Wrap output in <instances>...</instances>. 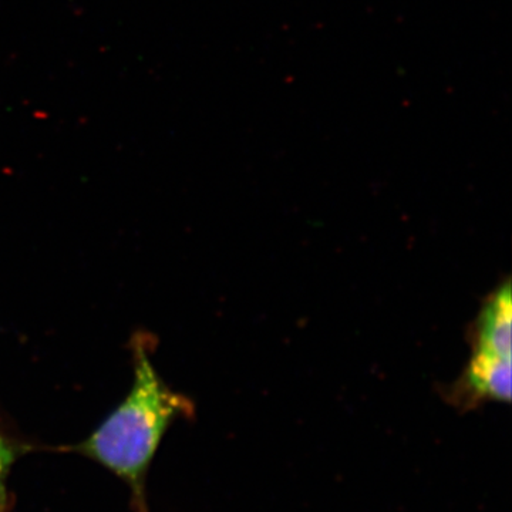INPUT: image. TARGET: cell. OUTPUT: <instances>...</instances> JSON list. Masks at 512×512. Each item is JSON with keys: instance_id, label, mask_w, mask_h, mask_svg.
Returning a JSON list of instances; mask_svg holds the SVG:
<instances>
[{"instance_id": "obj_1", "label": "cell", "mask_w": 512, "mask_h": 512, "mask_svg": "<svg viewBox=\"0 0 512 512\" xmlns=\"http://www.w3.org/2000/svg\"><path fill=\"white\" fill-rule=\"evenodd\" d=\"M150 348V335L133 336L134 382L130 393L92 436L73 448L126 481L137 512H147V471L165 431L178 417L194 413L191 400L170 389L158 375Z\"/></svg>"}, {"instance_id": "obj_2", "label": "cell", "mask_w": 512, "mask_h": 512, "mask_svg": "<svg viewBox=\"0 0 512 512\" xmlns=\"http://www.w3.org/2000/svg\"><path fill=\"white\" fill-rule=\"evenodd\" d=\"M512 359L473 353L463 375L447 387V402L458 410H474L487 402L510 403Z\"/></svg>"}, {"instance_id": "obj_3", "label": "cell", "mask_w": 512, "mask_h": 512, "mask_svg": "<svg viewBox=\"0 0 512 512\" xmlns=\"http://www.w3.org/2000/svg\"><path fill=\"white\" fill-rule=\"evenodd\" d=\"M473 353L512 359V293L510 279L483 303L470 328Z\"/></svg>"}, {"instance_id": "obj_4", "label": "cell", "mask_w": 512, "mask_h": 512, "mask_svg": "<svg viewBox=\"0 0 512 512\" xmlns=\"http://www.w3.org/2000/svg\"><path fill=\"white\" fill-rule=\"evenodd\" d=\"M23 448L12 441L0 436V512H5L9 507L8 487L6 480L15 461L22 454Z\"/></svg>"}]
</instances>
